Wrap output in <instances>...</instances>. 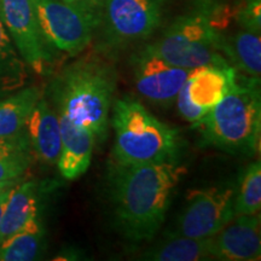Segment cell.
<instances>
[{
    "mask_svg": "<svg viewBox=\"0 0 261 261\" xmlns=\"http://www.w3.org/2000/svg\"><path fill=\"white\" fill-rule=\"evenodd\" d=\"M187 173L177 162L121 165L110 178L114 223L127 240L149 241L165 223L172 195Z\"/></svg>",
    "mask_w": 261,
    "mask_h": 261,
    "instance_id": "1",
    "label": "cell"
},
{
    "mask_svg": "<svg viewBox=\"0 0 261 261\" xmlns=\"http://www.w3.org/2000/svg\"><path fill=\"white\" fill-rule=\"evenodd\" d=\"M115 90L113 69L97 58H84L65 69L56 86L60 113L76 126L93 133L96 139L107 136L112 98Z\"/></svg>",
    "mask_w": 261,
    "mask_h": 261,
    "instance_id": "2",
    "label": "cell"
},
{
    "mask_svg": "<svg viewBox=\"0 0 261 261\" xmlns=\"http://www.w3.org/2000/svg\"><path fill=\"white\" fill-rule=\"evenodd\" d=\"M196 125L215 148L231 154H255L261 128L259 79L238 74L230 92Z\"/></svg>",
    "mask_w": 261,
    "mask_h": 261,
    "instance_id": "3",
    "label": "cell"
},
{
    "mask_svg": "<svg viewBox=\"0 0 261 261\" xmlns=\"http://www.w3.org/2000/svg\"><path fill=\"white\" fill-rule=\"evenodd\" d=\"M114 156L121 165L173 162L179 150L178 130L150 114L135 98L117 99L113 107Z\"/></svg>",
    "mask_w": 261,
    "mask_h": 261,
    "instance_id": "4",
    "label": "cell"
},
{
    "mask_svg": "<svg viewBox=\"0 0 261 261\" xmlns=\"http://www.w3.org/2000/svg\"><path fill=\"white\" fill-rule=\"evenodd\" d=\"M220 34L200 9L175 19L158 41L145 48L185 69L205 65L226 67L230 64L220 51Z\"/></svg>",
    "mask_w": 261,
    "mask_h": 261,
    "instance_id": "5",
    "label": "cell"
},
{
    "mask_svg": "<svg viewBox=\"0 0 261 261\" xmlns=\"http://www.w3.org/2000/svg\"><path fill=\"white\" fill-rule=\"evenodd\" d=\"M39 24L47 44L69 56L90 45L98 17L93 6L67 4L62 0H34Z\"/></svg>",
    "mask_w": 261,
    "mask_h": 261,
    "instance_id": "6",
    "label": "cell"
},
{
    "mask_svg": "<svg viewBox=\"0 0 261 261\" xmlns=\"http://www.w3.org/2000/svg\"><path fill=\"white\" fill-rule=\"evenodd\" d=\"M231 185L194 190L168 237L211 238L234 217Z\"/></svg>",
    "mask_w": 261,
    "mask_h": 261,
    "instance_id": "7",
    "label": "cell"
},
{
    "mask_svg": "<svg viewBox=\"0 0 261 261\" xmlns=\"http://www.w3.org/2000/svg\"><path fill=\"white\" fill-rule=\"evenodd\" d=\"M238 74L231 65H205L192 70L175 98L180 115L191 123L200 122L230 92Z\"/></svg>",
    "mask_w": 261,
    "mask_h": 261,
    "instance_id": "8",
    "label": "cell"
},
{
    "mask_svg": "<svg viewBox=\"0 0 261 261\" xmlns=\"http://www.w3.org/2000/svg\"><path fill=\"white\" fill-rule=\"evenodd\" d=\"M0 17L24 63L35 73H45L51 56L34 0H0Z\"/></svg>",
    "mask_w": 261,
    "mask_h": 261,
    "instance_id": "9",
    "label": "cell"
},
{
    "mask_svg": "<svg viewBox=\"0 0 261 261\" xmlns=\"http://www.w3.org/2000/svg\"><path fill=\"white\" fill-rule=\"evenodd\" d=\"M166 0H103V23L112 42L127 44L151 35Z\"/></svg>",
    "mask_w": 261,
    "mask_h": 261,
    "instance_id": "10",
    "label": "cell"
},
{
    "mask_svg": "<svg viewBox=\"0 0 261 261\" xmlns=\"http://www.w3.org/2000/svg\"><path fill=\"white\" fill-rule=\"evenodd\" d=\"M194 69H185L168 63L144 48L133 64L138 92L151 102L169 106L175 102L179 91Z\"/></svg>",
    "mask_w": 261,
    "mask_h": 261,
    "instance_id": "11",
    "label": "cell"
},
{
    "mask_svg": "<svg viewBox=\"0 0 261 261\" xmlns=\"http://www.w3.org/2000/svg\"><path fill=\"white\" fill-rule=\"evenodd\" d=\"M260 214L234 215L212 240V256L227 261H255L261 256Z\"/></svg>",
    "mask_w": 261,
    "mask_h": 261,
    "instance_id": "12",
    "label": "cell"
},
{
    "mask_svg": "<svg viewBox=\"0 0 261 261\" xmlns=\"http://www.w3.org/2000/svg\"><path fill=\"white\" fill-rule=\"evenodd\" d=\"M61 126V152L57 166L67 180H75L90 167L96 137L84 127L76 126L63 113H58Z\"/></svg>",
    "mask_w": 261,
    "mask_h": 261,
    "instance_id": "13",
    "label": "cell"
},
{
    "mask_svg": "<svg viewBox=\"0 0 261 261\" xmlns=\"http://www.w3.org/2000/svg\"><path fill=\"white\" fill-rule=\"evenodd\" d=\"M33 154L47 165L57 163L61 152L60 117L41 99L35 104L24 126Z\"/></svg>",
    "mask_w": 261,
    "mask_h": 261,
    "instance_id": "14",
    "label": "cell"
},
{
    "mask_svg": "<svg viewBox=\"0 0 261 261\" xmlns=\"http://www.w3.org/2000/svg\"><path fill=\"white\" fill-rule=\"evenodd\" d=\"M220 51L238 73L259 79L261 74V39L259 33L241 29L232 35L220 34Z\"/></svg>",
    "mask_w": 261,
    "mask_h": 261,
    "instance_id": "15",
    "label": "cell"
},
{
    "mask_svg": "<svg viewBox=\"0 0 261 261\" xmlns=\"http://www.w3.org/2000/svg\"><path fill=\"white\" fill-rule=\"evenodd\" d=\"M38 188L34 181L15 185L6 198L2 224L0 243L38 218Z\"/></svg>",
    "mask_w": 261,
    "mask_h": 261,
    "instance_id": "16",
    "label": "cell"
},
{
    "mask_svg": "<svg viewBox=\"0 0 261 261\" xmlns=\"http://www.w3.org/2000/svg\"><path fill=\"white\" fill-rule=\"evenodd\" d=\"M45 248V231L39 217L0 243V261L39 259Z\"/></svg>",
    "mask_w": 261,
    "mask_h": 261,
    "instance_id": "17",
    "label": "cell"
},
{
    "mask_svg": "<svg viewBox=\"0 0 261 261\" xmlns=\"http://www.w3.org/2000/svg\"><path fill=\"white\" fill-rule=\"evenodd\" d=\"M41 98L35 86L25 87L0 102V138L17 135L24 128L32 110Z\"/></svg>",
    "mask_w": 261,
    "mask_h": 261,
    "instance_id": "18",
    "label": "cell"
},
{
    "mask_svg": "<svg viewBox=\"0 0 261 261\" xmlns=\"http://www.w3.org/2000/svg\"><path fill=\"white\" fill-rule=\"evenodd\" d=\"M212 257L211 238L180 236L168 237L144 254V259L155 261H198Z\"/></svg>",
    "mask_w": 261,
    "mask_h": 261,
    "instance_id": "19",
    "label": "cell"
},
{
    "mask_svg": "<svg viewBox=\"0 0 261 261\" xmlns=\"http://www.w3.org/2000/svg\"><path fill=\"white\" fill-rule=\"evenodd\" d=\"M33 155L24 128L17 135L0 138V182L17 180L29 168Z\"/></svg>",
    "mask_w": 261,
    "mask_h": 261,
    "instance_id": "20",
    "label": "cell"
},
{
    "mask_svg": "<svg viewBox=\"0 0 261 261\" xmlns=\"http://www.w3.org/2000/svg\"><path fill=\"white\" fill-rule=\"evenodd\" d=\"M27 73L24 61L16 52L11 38L0 17V90L19 89Z\"/></svg>",
    "mask_w": 261,
    "mask_h": 261,
    "instance_id": "21",
    "label": "cell"
},
{
    "mask_svg": "<svg viewBox=\"0 0 261 261\" xmlns=\"http://www.w3.org/2000/svg\"><path fill=\"white\" fill-rule=\"evenodd\" d=\"M261 210V163H250L244 171L233 195L234 215H252Z\"/></svg>",
    "mask_w": 261,
    "mask_h": 261,
    "instance_id": "22",
    "label": "cell"
},
{
    "mask_svg": "<svg viewBox=\"0 0 261 261\" xmlns=\"http://www.w3.org/2000/svg\"><path fill=\"white\" fill-rule=\"evenodd\" d=\"M233 19L244 31L259 33L261 29V0H246L234 8Z\"/></svg>",
    "mask_w": 261,
    "mask_h": 261,
    "instance_id": "23",
    "label": "cell"
},
{
    "mask_svg": "<svg viewBox=\"0 0 261 261\" xmlns=\"http://www.w3.org/2000/svg\"><path fill=\"white\" fill-rule=\"evenodd\" d=\"M16 181L17 180H9V181L0 182V198H2V196L4 195L5 192H8L10 189H12L15 187Z\"/></svg>",
    "mask_w": 261,
    "mask_h": 261,
    "instance_id": "24",
    "label": "cell"
},
{
    "mask_svg": "<svg viewBox=\"0 0 261 261\" xmlns=\"http://www.w3.org/2000/svg\"><path fill=\"white\" fill-rule=\"evenodd\" d=\"M62 2L67 3V4L73 5H84V6H92V0H62Z\"/></svg>",
    "mask_w": 261,
    "mask_h": 261,
    "instance_id": "25",
    "label": "cell"
},
{
    "mask_svg": "<svg viewBox=\"0 0 261 261\" xmlns=\"http://www.w3.org/2000/svg\"><path fill=\"white\" fill-rule=\"evenodd\" d=\"M10 191H11V189L8 192H5L4 195L2 196V198H0V224H2V218H3V212H4V208H5V203H6V198H8V196L10 194Z\"/></svg>",
    "mask_w": 261,
    "mask_h": 261,
    "instance_id": "26",
    "label": "cell"
}]
</instances>
